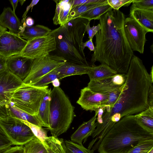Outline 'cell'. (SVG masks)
Here are the masks:
<instances>
[{
  "label": "cell",
  "mask_w": 153,
  "mask_h": 153,
  "mask_svg": "<svg viewBox=\"0 0 153 153\" xmlns=\"http://www.w3.org/2000/svg\"><path fill=\"white\" fill-rule=\"evenodd\" d=\"M126 74L117 100L98 108L93 135L99 139H102L123 117L138 114L149 107L148 94L153 80L139 57L133 56Z\"/></svg>",
  "instance_id": "1"
},
{
  "label": "cell",
  "mask_w": 153,
  "mask_h": 153,
  "mask_svg": "<svg viewBox=\"0 0 153 153\" xmlns=\"http://www.w3.org/2000/svg\"><path fill=\"white\" fill-rule=\"evenodd\" d=\"M124 14L113 9L102 16L100 30L95 35V46L92 63L105 64L118 74H126L134 55L124 30Z\"/></svg>",
  "instance_id": "2"
},
{
  "label": "cell",
  "mask_w": 153,
  "mask_h": 153,
  "mask_svg": "<svg viewBox=\"0 0 153 153\" xmlns=\"http://www.w3.org/2000/svg\"><path fill=\"white\" fill-rule=\"evenodd\" d=\"M153 140V133L142 126L135 115L124 117L103 137L99 153H127L140 142Z\"/></svg>",
  "instance_id": "3"
},
{
  "label": "cell",
  "mask_w": 153,
  "mask_h": 153,
  "mask_svg": "<svg viewBox=\"0 0 153 153\" xmlns=\"http://www.w3.org/2000/svg\"><path fill=\"white\" fill-rule=\"evenodd\" d=\"M87 19L79 17L56 28V51L67 62L89 66L82 47Z\"/></svg>",
  "instance_id": "4"
},
{
  "label": "cell",
  "mask_w": 153,
  "mask_h": 153,
  "mask_svg": "<svg viewBox=\"0 0 153 153\" xmlns=\"http://www.w3.org/2000/svg\"><path fill=\"white\" fill-rule=\"evenodd\" d=\"M74 107L59 87H54L50 93L49 127L52 136L57 137L66 132L74 117Z\"/></svg>",
  "instance_id": "5"
},
{
  "label": "cell",
  "mask_w": 153,
  "mask_h": 153,
  "mask_svg": "<svg viewBox=\"0 0 153 153\" xmlns=\"http://www.w3.org/2000/svg\"><path fill=\"white\" fill-rule=\"evenodd\" d=\"M48 86L25 85L13 94L10 101L17 107L32 115H37L41 103L49 90Z\"/></svg>",
  "instance_id": "6"
},
{
  "label": "cell",
  "mask_w": 153,
  "mask_h": 153,
  "mask_svg": "<svg viewBox=\"0 0 153 153\" xmlns=\"http://www.w3.org/2000/svg\"><path fill=\"white\" fill-rule=\"evenodd\" d=\"M66 62L60 56L50 53L33 59L30 72L23 82L25 84L31 85Z\"/></svg>",
  "instance_id": "7"
},
{
  "label": "cell",
  "mask_w": 153,
  "mask_h": 153,
  "mask_svg": "<svg viewBox=\"0 0 153 153\" xmlns=\"http://www.w3.org/2000/svg\"><path fill=\"white\" fill-rule=\"evenodd\" d=\"M0 126L13 145L24 146L35 137L28 126L10 116L0 119Z\"/></svg>",
  "instance_id": "8"
},
{
  "label": "cell",
  "mask_w": 153,
  "mask_h": 153,
  "mask_svg": "<svg viewBox=\"0 0 153 153\" xmlns=\"http://www.w3.org/2000/svg\"><path fill=\"white\" fill-rule=\"evenodd\" d=\"M56 28L47 35L27 41L19 55L33 59L56 49L55 33Z\"/></svg>",
  "instance_id": "9"
},
{
  "label": "cell",
  "mask_w": 153,
  "mask_h": 153,
  "mask_svg": "<svg viewBox=\"0 0 153 153\" xmlns=\"http://www.w3.org/2000/svg\"><path fill=\"white\" fill-rule=\"evenodd\" d=\"M124 30L129 46L133 51L144 53V48L147 41V30L134 19L130 16L125 19Z\"/></svg>",
  "instance_id": "10"
},
{
  "label": "cell",
  "mask_w": 153,
  "mask_h": 153,
  "mask_svg": "<svg viewBox=\"0 0 153 153\" xmlns=\"http://www.w3.org/2000/svg\"><path fill=\"white\" fill-rule=\"evenodd\" d=\"M27 42L19 35L5 31L0 36V59L6 61L11 56L20 54Z\"/></svg>",
  "instance_id": "11"
},
{
  "label": "cell",
  "mask_w": 153,
  "mask_h": 153,
  "mask_svg": "<svg viewBox=\"0 0 153 153\" xmlns=\"http://www.w3.org/2000/svg\"><path fill=\"white\" fill-rule=\"evenodd\" d=\"M25 85L6 68L0 70V101L8 104L14 93Z\"/></svg>",
  "instance_id": "12"
},
{
  "label": "cell",
  "mask_w": 153,
  "mask_h": 153,
  "mask_svg": "<svg viewBox=\"0 0 153 153\" xmlns=\"http://www.w3.org/2000/svg\"><path fill=\"white\" fill-rule=\"evenodd\" d=\"M127 74H117L108 77L90 80L87 87L92 91L108 94L117 90L126 82Z\"/></svg>",
  "instance_id": "13"
},
{
  "label": "cell",
  "mask_w": 153,
  "mask_h": 153,
  "mask_svg": "<svg viewBox=\"0 0 153 153\" xmlns=\"http://www.w3.org/2000/svg\"><path fill=\"white\" fill-rule=\"evenodd\" d=\"M109 97L108 94L94 92L87 87L82 89L76 103L86 111H94L105 105Z\"/></svg>",
  "instance_id": "14"
},
{
  "label": "cell",
  "mask_w": 153,
  "mask_h": 153,
  "mask_svg": "<svg viewBox=\"0 0 153 153\" xmlns=\"http://www.w3.org/2000/svg\"><path fill=\"white\" fill-rule=\"evenodd\" d=\"M32 60L19 54L14 55L6 59V66L10 72L23 81L30 72Z\"/></svg>",
  "instance_id": "15"
},
{
  "label": "cell",
  "mask_w": 153,
  "mask_h": 153,
  "mask_svg": "<svg viewBox=\"0 0 153 153\" xmlns=\"http://www.w3.org/2000/svg\"><path fill=\"white\" fill-rule=\"evenodd\" d=\"M98 108L95 111V115L92 117L88 121L83 122L72 134L71 137V141L82 145L83 141L84 143L89 136L92 135L96 128L95 123Z\"/></svg>",
  "instance_id": "16"
},
{
  "label": "cell",
  "mask_w": 153,
  "mask_h": 153,
  "mask_svg": "<svg viewBox=\"0 0 153 153\" xmlns=\"http://www.w3.org/2000/svg\"><path fill=\"white\" fill-rule=\"evenodd\" d=\"M0 25L9 31L19 35L23 29L20 19L10 7H4L0 14Z\"/></svg>",
  "instance_id": "17"
},
{
  "label": "cell",
  "mask_w": 153,
  "mask_h": 153,
  "mask_svg": "<svg viewBox=\"0 0 153 153\" xmlns=\"http://www.w3.org/2000/svg\"><path fill=\"white\" fill-rule=\"evenodd\" d=\"M130 17L139 23L148 31L153 32V9H130Z\"/></svg>",
  "instance_id": "18"
},
{
  "label": "cell",
  "mask_w": 153,
  "mask_h": 153,
  "mask_svg": "<svg viewBox=\"0 0 153 153\" xmlns=\"http://www.w3.org/2000/svg\"><path fill=\"white\" fill-rule=\"evenodd\" d=\"M9 116L42 127L43 125L37 115H32L16 107L10 101L7 104Z\"/></svg>",
  "instance_id": "19"
},
{
  "label": "cell",
  "mask_w": 153,
  "mask_h": 153,
  "mask_svg": "<svg viewBox=\"0 0 153 153\" xmlns=\"http://www.w3.org/2000/svg\"><path fill=\"white\" fill-rule=\"evenodd\" d=\"M22 30L19 35L27 41L47 35L52 30L48 27L41 25L27 26L25 21L22 23Z\"/></svg>",
  "instance_id": "20"
},
{
  "label": "cell",
  "mask_w": 153,
  "mask_h": 153,
  "mask_svg": "<svg viewBox=\"0 0 153 153\" xmlns=\"http://www.w3.org/2000/svg\"><path fill=\"white\" fill-rule=\"evenodd\" d=\"M91 66L66 62L55 70L59 74L66 77L87 74Z\"/></svg>",
  "instance_id": "21"
},
{
  "label": "cell",
  "mask_w": 153,
  "mask_h": 153,
  "mask_svg": "<svg viewBox=\"0 0 153 153\" xmlns=\"http://www.w3.org/2000/svg\"><path fill=\"white\" fill-rule=\"evenodd\" d=\"M117 74L116 71L108 65L101 64L97 66H91L87 74L90 80H92L113 76Z\"/></svg>",
  "instance_id": "22"
},
{
  "label": "cell",
  "mask_w": 153,
  "mask_h": 153,
  "mask_svg": "<svg viewBox=\"0 0 153 153\" xmlns=\"http://www.w3.org/2000/svg\"><path fill=\"white\" fill-rule=\"evenodd\" d=\"M51 91V89L50 88L43 98L39 106L37 114L43 126L45 127L48 128L49 127V118Z\"/></svg>",
  "instance_id": "23"
},
{
  "label": "cell",
  "mask_w": 153,
  "mask_h": 153,
  "mask_svg": "<svg viewBox=\"0 0 153 153\" xmlns=\"http://www.w3.org/2000/svg\"><path fill=\"white\" fill-rule=\"evenodd\" d=\"M135 115L142 126L153 133V107L149 106L145 110Z\"/></svg>",
  "instance_id": "24"
},
{
  "label": "cell",
  "mask_w": 153,
  "mask_h": 153,
  "mask_svg": "<svg viewBox=\"0 0 153 153\" xmlns=\"http://www.w3.org/2000/svg\"><path fill=\"white\" fill-rule=\"evenodd\" d=\"M112 9L107 2L88 10L79 17L90 21L92 20H99L102 16Z\"/></svg>",
  "instance_id": "25"
},
{
  "label": "cell",
  "mask_w": 153,
  "mask_h": 153,
  "mask_svg": "<svg viewBox=\"0 0 153 153\" xmlns=\"http://www.w3.org/2000/svg\"><path fill=\"white\" fill-rule=\"evenodd\" d=\"M45 141L48 145V153H66L63 139L52 136L48 137Z\"/></svg>",
  "instance_id": "26"
},
{
  "label": "cell",
  "mask_w": 153,
  "mask_h": 153,
  "mask_svg": "<svg viewBox=\"0 0 153 153\" xmlns=\"http://www.w3.org/2000/svg\"><path fill=\"white\" fill-rule=\"evenodd\" d=\"M24 153H48L47 146L35 137L23 146Z\"/></svg>",
  "instance_id": "27"
},
{
  "label": "cell",
  "mask_w": 153,
  "mask_h": 153,
  "mask_svg": "<svg viewBox=\"0 0 153 153\" xmlns=\"http://www.w3.org/2000/svg\"><path fill=\"white\" fill-rule=\"evenodd\" d=\"M107 3V0H105L101 2L84 4L76 6L71 10L68 16V22L71 19L79 17L82 14L92 8Z\"/></svg>",
  "instance_id": "28"
},
{
  "label": "cell",
  "mask_w": 153,
  "mask_h": 153,
  "mask_svg": "<svg viewBox=\"0 0 153 153\" xmlns=\"http://www.w3.org/2000/svg\"><path fill=\"white\" fill-rule=\"evenodd\" d=\"M65 77L64 76L59 74L54 69L45 74L35 83L30 85L38 87H44L47 86L48 84L56 79L59 80Z\"/></svg>",
  "instance_id": "29"
},
{
  "label": "cell",
  "mask_w": 153,
  "mask_h": 153,
  "mask_svg": "<svg viewBox=\"0 0 153 153\" xmlns=\"http://www.w3.org/2000/svg\"><path fill=\"white\" fill-rule=\"evenodd\" d=\"M61 7L59 20L60 26L64 25L68 22V16L71 8V0H58Z\"/></svg>",
  "instance_id": "30"
},
{
  "label": "cell",
  "mask_w": 153,
  "mask_h": 153,
  "mask_svg": "<svg viewBox=\"0 0 153 153\" xmlns=\"http://www.w3.org/2000/svg\"><path fill=\"white\" fill-rule=\"evenodd\" d=\"M66 153H94L91 149L86 148L70 140L64 141Z\"/></svg>",
  "instance_id": "31"
},
{
  "label": "cell",
  "mask_w": 153,
  "mask_h": 153,
  "mask_svg": "<svg viewBox=\"0 0 153 153\" xmlns=\"http://www.w3.org/2000/svg\"><path fill=\"white\" fill-rule=\"evenodd\" d=\"M22 121L30 128L35 137L39 139L45 146H47L45 140L48 137L47 135V130L42 127L34 125L28 122Z\"/></svg>",
  "instance_id": "32"
},
{
  "label": "cell",
  "mask_w": 153,
  "mask_h": 153,
  "mask_svg": "<svg viewBox=\"0 0 153 153\" xmlns=\"http://www.w3.org/2000/svg\"><path fill=\"white\" fill-rule=\"evenodd\" d=\"M153 148V140L143 141L127 153H148Z\"/></svg>",
  "instance_id": "33"
},
{
  "label": "cell",
  "mask_w": 153,
  "mask_h": 153,
  "mask_svg": "<svg viewBox=\"0 0 153 153\" xmlns=\"http://www.w3.org/2000/svg\"><path fill=\"white\" fill-rule=\"evenodd\" d=\"M130 9H153V0H133Z\"/></svg>",
  "instance_id": "34"
},
{
  "label": "cell",
  "mask_w": 153,
  "mask_h": 153,
  "mask_svg": "<svg viewBox=\"0 0 153 153\" xmlns=\"http://www.w3.org/2000/svg\"><path fill=\"white\" fill-rule=\"evenodd\" d=\"M13 145L0 126V153H2L11 148Z\"/></svg>",
  "instance_id": "35"
},
{
  "label": "cell",
  "mask_w": 153,
  "mask_h": 153,
  "mask_svg": "<svg viewBox=\"0 0 153 153\" xmlns=\"http://www.w3.org/2000/svg\"><path fill=\"white\" fill-rule=\"evenodd\" d=\"M133 0H107L108 4L114 10H118L122 6H128Z\"/></svg>",
  "instance_id": "36"
},
{
  "label": "cell",
  "mask_w": 153,
  "mask_h": 153,
  "mask_svg": "<svg viewBox=\"0 0 153 153\" xmlns=\"http://www.w3.org/2000/svg\"><path fill=\"white\" fill-rule=\"evenodd\" d=\"M90 21H89L86 26V32L88 35L89 39L92 40L94 36L100 30L101 26L99 23L97 25L91 27L90 26Z\"/></svg>",
  "instance_id": "37"
},
{
  "label": "cell",
  "mask_w": 153,
  "mask_h": 153,
  "mask_svg": "<svg viewBox=\"0 0 153 153\" xmlns=\"http://www.w3.org/2000/svg\"><path fill=\"white\" fill-rule=\"evenodd\" d=\"M105 1V0H71V10L78 6L84 4L101 2Z\"/></svg>",
  "instance_id": "38"
},
{
  "label": "cell",
  "mask_w": 153,
  "mask_h": 153,
  "mask_svg": "<svg viewBox=\"0 0 153 153\" xmlns=\"http://www.w3.org/2000/svg\"><path fill=\"white\" fill-rule=\"evenodd\" d=\"M9 116L7 104L0 101V119Z\"/></svg>",
  "instance_id": "39"
},
{
  "label": "cell",
  "mask_w": 153,
  "mask_h": 153,
  "mask_svg": "<svg viewBox=\"0 0 153 153\" xmlns=\"http://www.w3.org/2000/svg\"><path fill=\"white\" fill-rule=\"evenodd\" d=\"M56 3V8L54 16L53 19V23L57 25L59 24V20L60 13L61 7L58 2V0L54 1Z\"/></svg>",
  "instance_id": "40"
},
{
  "label": "cell",
  "mask_w": 153,
  "mask_h": 153,
  "mask_svg": "<svg viewBox=\"0 0 153 153\" xmlns=\"http://www.w3.org/2000/svg\"><path fill=\"white\" fill-rule=\"evenodd\" d=\"M2 153H24L23 146H16L11 147Z\"/></svg>",
  "instance_id": "41"
},
{
  "label": "cell",
  "mask_w": 153,
  "mask_h": 153,
  "mask_svg": "<svg viewBox=\"0 0 153 153\" xmlns=\"http://www.w3.org/2000/svg\"><path fill=\"white\" fill-rule=\"evenodd\" d=\"M148 101L149 106L153 107V85H151L149 90Z\"/></svg>",
  "instance_id": "42"
},
{
  "label": "cell",
  "mask_w": 153,
  "mask_h": 153,
  "mask_svg": "<svg viewBox=\"0 0 153 153\" xmlns=\"http://www.w3.org/2000/svg\"><path fill=\"white\" fill-rule=\"evenodd\" d=\"M83 48L84 50L85 47H87L91 51H94L95 46L92 42V40L89 39L88 41L82 43Z\"/></svg>",
  "instance_id": "43"
},
{
  "label": "cell",
  "mask_w": 153,
  "mask_h": 153,
  "mask_svg": "<svg viewBox=\"0 0 153 153\" xmlns=\"http://www.w3.org/2000/svg\"><path fill=\"white\" fill-rule=\"evenodd\" d=\"M25 22L27 26L30 27L33 26L34 23V21L33 19L30 17L26 18Z\"/></svg>",
  "instance_id": "44"
},
{
  "label": "cell",
  "mask_w": 153,
  "mask_h": 153,
  "mask_svg": "<svg viewBox=\"0 0 153 153\" xmlns=\"http://www.w3.org/2000/svg\"><path fill=\"white\" fill-rule=\"evenodd\" d=\"M18 0H9L13 8V11L15 13L16 8L17 7Z\"/></svg>",
  "instance_id": "45"
},
{
  "label": "cell",
  "mask_w": 153,
  "mask_h": 153,
  "mask_svg": "<svg viewBox=\"0 0 153 153\" xmlns=\"http://www.w3.org/2000/svg\"><path fill=\"white\" fill-rule=\"evenodd\" d=\"M5 61L0 59V70L6 68Z\"/></svg>",
  "instance_id": "46"
},
{
  "label": "cell",
  "mask_w": 153,
  "mask_h": 153,
  "mask_svg": "<svg viewBox=\"0 0 153 153\" xmlns=\"http://www.w3.org/2000/svg\"><path fill=\"white\" fill-rule=\"evenodd\" d=\"M52 83L54 87H59L60 84V82L59 79H56L53 81Z\"/></svg>",
  "instance_id": "47"
},
{
  "label": "cell",
  "mask_w": 153,
  "mask_h": 153,
  "mask_svg": "<svg viewBox=\"0 0 153 153\" xmlns=\"http://www.w3.org/2000/svg\"><path fill=\"white\" fill-rule=\"evenodd\" d=\"M39 0H33L32 1L31 3H30V4L31 6V11H32L33 8L34 6L36 5L38 3L39 1Z\"/></svg>",
  "instance_id": "48"
},
{
  "label": "cell",
  "mask_w": 153,
  "mask_h": 153,
  "mask_svg": "<svg viewBox=\"0 0 153 153\" xmlns=\"http://www.w3.org/2000/svg\"><path fill=\"white\" fill-rule=\"evenodd\" d=\"M7 29L1 26L0 25V36L4 32L7 31Z\"/></svg>",
  "instance_id": "49"
},
{
  "label": "cell",
  "mask_w": 153,
  "mask_h": 153,
  "mask_svg": "<svg viewBox=\"0 0 153 153\" xmlns=\"http://www.w3.org/2000/svg\"><path fill=\"white\" fill-rule=\"evenodd\" d=\"M153 66H152V68H151V71L150 74H149V75H150L152 79L153 80Z\"/></svg>",
  "instance_id": "50"
},
{
  "label": "cell",
  "mask_w": 153,
  "mask_h": 153,
  "mask_svg": "<svg viewBox=\"0 0 153 153\" xmlns=\"http://www.w3.org/2000/svg\"><path fill=\"white\" fill-rule=\"evenodd\" d=\"M25 1H26L25 0H19L18 2H19L20 3L21 5H22L25 2Z\"/></svg>",
  "instance_id": "51"
},
{
  "label": "cell",
  "mask_w": 153,
  "mask_h": 153,
  "mask_svg": "<svg viewBox=\"0 0 153 153\" xmlns=\"http://www.w3.org/2000/svg\"><path fill=\"white\" fill-rule=\"evenodd\" d=\"M148 153H153V148H152L149 152Z\"/></svg>",
  "instance_id": "52"
}]
</instances>
